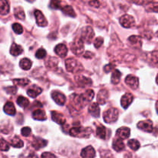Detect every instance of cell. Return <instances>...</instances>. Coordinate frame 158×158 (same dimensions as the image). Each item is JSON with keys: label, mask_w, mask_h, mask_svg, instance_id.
<instances>
[{"label": "cell", "mask_w": 158, "mask_h": 158, "mask_svg": "<svg viewBox=\"0 0 158 158\" xmlns=\"http://www.w3.org/2000/svg\"><path fill=\"white\" fill-rule=\"evenodd\" d=\"M128 146L130 147L131 149H132L133 151H137V150L140 148V142L138 140H135V139H132V140H130L128 141Z\"/></svg>", "instance_id": "cell-33"}, {"label": "cell", "mask_w": 158, "mask_h": 158, "mask_svg": "<svg viewBox=\"0 0 158 158\" xmlns=\"http://www.w3.org/2000/svg\"><path fill=\"white\" fill-rule=\"evenodd\" d=\"M46 56V51L44 49H43V48L39 49V50L36 52V53H35V57L40 59V60L45 58Z\"/></svg>", "instance_id": "cell-41"}, {"label": "cell", "mask_w": 158, "mask_h": 158, "mask_svg": "<svg viewBox=\"0 0 158 158\" xmlns=\"http://www.w3.org/2000/svg\"><path fill=\"white\" fill-rule=\"evenodd\" d=\"M19 66L24 70H29L32 66V61L27 58L22 59L19 63Z\"/></svg>", "instance_id": "cell-29"}, {"label": "cell", "mask_w": 158, "mask_h": 158, "mask_svg": "<svg viewBox=\"0 0 158 158\" xmlns=\"http://www.w3.org/2000/svg\"><path fill=\"white\" fill-rule=\"evenodd\" d=\"M128 40L131 42V43L135 45V46H137V45L140 46V44H141V42H140L141 38H140V36H138V35H132V36L130 37Z\"/></svg>", "instance_id": "cell-38"}, {"label": "cell", "mask_w": 158, "mask_h": 158, "mask_svg": "<svg viewBox=\"0 0 158 158\" xmlns=\"http://www.w3.org/2000/svg\"><path fill=\"white\" fill-rule=\"evenodd\" d=\"M156 34H157V36L158 37V31H157V33H156Z\"/></svg>", "instance_id": "cell-51"}, {"label": "cell", "mask_w": 158, "mask_h": 158, "mask_svg": "<svg viewBox=\"0 0 158 158\" xmlns=\"http://www.w3.org/2000/svg\"><path fill=\"white\" fill-rule=\"evenodd\" d=\"M42 92H43V89L35 85V86H32V87H30L28 89L27 94L29 97H32V98H35V97H38Z\"/></svg>", "instance_id": "cell-18"}, {"label": "cell", "mask_w": 158, "mask_h": 158, "mask_svg": "<svg viewBox=\"0 0 158 158\" xmlns=\"http://www.w3.org/2000/svg\"><path fill=\"white\" fill-rule=\"evenodd\" d=\"M103 37H97L95 40H94V46L96 48H100V46L103 45Z\"/></svg>", "instance_id": "cell-42"}, {"label": "cell", "mask_w": 158, "mask_h": 158, "mask_svg": "<svg viewBox=\"0 0 158 158\" xmlns=\"http://www.w3.org/2000/svg\"><path fill=\"white\" fill-rule=\"evenodd\" d=\"M81 157L83 158H94L96 157L95 150L92 146L83 148L81 151Z\"/></svg>", "instance_id": "cell-13"}, {"label": "cell", "mask_w": 158, "mask_h": 158, "mask_svg": "<svg viewBox=\"0 0 158 158\" xmlns=\"http://www.w3.org/2000/svg\"><path fill=\"white\" fill-rule=\"evenodd\" d=\"M81 97L83 98L84 103H89L91 100L94 99V91L93 89H87L85 93H83V94H81Z\"/></svg>", "instance_id": "cell-25"}, {"label": "cell", "mask_w": 158, "mask_h": 158, "mask_svg": "<svg viewBox=\"0 0 158 158\" xmlns=\"http://www.w3.org/2000/svg\"><path fill=\"white\" fill-rule=\"evenodd\" d=\"M89 4L91 6H93V7H99V6H100V2L98 1V0H91L90 2H89Z\"/></svg>", "instance_id": "cell-47"}, {"label": "cell", "mask_w": 158, "mask_h": 158, "mask_svg": "<svg viewBox=\"0 0 158 158\" xmlns=\"http://www.w3.org/2000/svg\"><path fill=\"white\" fill-rule=\"evenodd\" d=\"M121 73L118 69H115L114 73H112V77H111V83L113 84H118L120 81V78H121Z\"/></svg>", "instance_id": "cell-28"}, {"label": "cell", "mask_w": 158, "mask_h": 158, "mask_svg": "<svg viewBox=\"0 0 158 158\" xmlns=\"http://www.w3.org/2000/svg\"><path fill=\"white\" fill-rule=\"evenodd\" d=\"M75 80L76 82H77V84H78L80 86H81V87H85V86H90L93 83L92 80H91L90 79L87 78V77L82 75L77 76V77H75Z\"/></svg>", "instance_id": "cell-11"}, {"label": "cell", "mask_w": 158, "mask_h": 158, "mask_svg": "<svg viewBox=\"0 0 158 158\" xmlns=\"http://www.w3.org/2000/svg\"><path fill=\"white\" fill-rule=\"evenodd\" d=\"M71 49L72 52L75 55L80 56L83 54L84 52V42L81 40V38H77L71 44Z\"/></svg>", "instance_id": "cell-4"}, {"label": "cell", "mask_w": 158, "mask_h": 158, "mask_svg": "<svg viewBox=\"0 0 158 158\" xmlns=\"http://www.w3.org/2000/svg\"><path fill=\"white\" fill-rule=\"evenodd\" d=\"M156 82H157V83L158 84V74H157V79H156Z\"/></svg>", "instance_id": "cell-50"}, {"label": "cell", "mask_w": 158, "mask_h": 158, "mask_svg": "<svg viewBox=\"0 0 158 158\" xmlns=\"http://www.w3.org/2000/svg\"><path fill=\"white\" fill-rule=\"evenodd\" d=\"M34 15L35 17V21H36L37 25L39 26H41V27H45V26H47L48 22L46 20V19L45 18L44 15L40 12V10L36 9L34 12Z\"/></svg>", "instance_id": "cell-8"}, {"label": "cell", "mask_w": 158, "mask_h": 158, "mask_svg": "<svg viewBox=\"0 0 158 158\" xmlns=\"http://www.w3.org/2000/svg\"><path fill=\"white\" fill-rule=\"evenodd\" d=\"M113 148H114L116 151H117V152H120V151H122L123 150H124L125 145L124 143H123L122 139H115V140H114V142H113Z\"/></svg>", "instance_id": "cell-24"}, {"label": "cell", "mask_w": 158, "mask_h": 158, "mask_svg": "<svg viewBox=\"0 0 158 158\" xmlns=\"http://www.w3.org/2000/svg\"><path fill=\"white\" fill-rule=\"evenodd\" d=\"M93 53L91 52H89V51H87V52H86L84 53V55H83V56L85 57V58H86V59H90V58H92L93 57Z\"/></svg>", "instance_id": "cell-48"}, {"label": "cell", "mask_w": 158, "mask_h": 158, "mask_svg": "<svg viewBox=\"0 0 158 158\" xmlns=\"http://www.w3.org/2000/svg\"><path fill=\"white\" fill-rule=\"evenodd\" d=\"M9 150V144L4 140L0 139V151H8Z\"/></svg>", "instance_id": "cell-39"}, {"label": "cell", "mask_w": 158, "mask_h": 158, "mask_svg": "<svg viewBox=\"0 0 158 158\" xmlns=\"http://www.w3.org/2000/svg\"><path fill=\"white\" fill-rule=\"evenodd\" d=\"M120 23L123 27L128 29V28H131L135 26V19L132 15L126 14L120 17Z\"/></svg>", "instance_id": "cell-6"}, {"label": "cell", "mask_w": 158, "mask_h": 158, "mask_svg": "<svg viewBox=\"0 0 158 158\" xmlns=\"http://www.w3.org/2000/svg\"><path fill=\"white\" fill-rule=\"evenodd\" d=\"M23 52V49L22 48L21 46L16 44V43H12V45L11 46L10 48V53L12 54V56H16L20 55L21 53Z\"/></svg>", "instance_id": "cell-26"}, {"label": "cell", "mask_w": 158, "mask_h": 158, "mask_svg": "<svg viewBox=\"0 0 158 158\" xmlns=\"http://www.w3.org/2000/svg\"><path fill=\"white\" fill-rule=\"evenodd\" d=\"M31 128L30 127H25L22 129L21 131V134L22 135L24 136V137H28V136L30 135L31 134Z\"/></svg>", "instance_id": "cell-43"}, {"label": "cell", "mask_w": 158, "mask_h": 158, "mask_svg": "<svg viewBox=\"0 0 158 158\" xmlns=\"http://www.w3.org/2000/svg\"><path fill=\"white\" fill-rule=\"evenodd\" d=\"M11 145L15 148H21L24 145V143L19 137H15L11 140Z\"/></svg>", "instance_id": "cell-30"}, {"label": "cell", "mask_w": 158, "mask_h": 158, "mask_svg": "<svg viewBox=\"0 0 158 158\" xmlns=\"http://www.w3.org/2000/svg\"><path fill=\"white\" fill-rule=\"evenodd\" d=\"M114 68H115V65L110 63V64L106 65V66H104V69H104V71L106 73H109L110 71H112Z\"/></svg>", "instance_id": "cell-45"}, {"label": "cell", "mask_w": 158, "mask_h": 158, "mask_svg": "<svg viewBox=\"0 0 158 158\" xmlns=\"http://www.w3.org/2000/svg\"><path fill=\"white\" fill-rule=\"evenodd\" d=\"M9 2L7 0H0V14L2 15H7L9 12Z\"/></svg>", "instance_id": "cell-22"}, {"label": "cell", "mask_w": 158, "mask_h": 158, "mask_svg": "<svg viewBox=\"0 0 158 158\" xmlns=\"http://www.w3.org/2000/svg\"><path fill=\"white\" fill-rule=\"evenodd\" d=\"M137 127L141 131H144V132L151 133L154 130V127H153V123L151 120H143V121H140L137 123Z\"/></svg>", "instance_id": "cell-7"}, {"label": "cell", "mask_w": 158, "mask_h": 158, "mask_svg": "<svg viewBox=\"0 0 158 158\" xmlns=\"http://www.w3.org/2000/svg\"><path fill=\"white\" fill-rule=\"evenodd\" d=\"M41 158H56V157L54 154H52V153L44 152L42 154Z\"/></svg>", "instance_id": "cell-46"}, {"label": "cell", "mask_w": 158, "mask_h": 158, "mask_svg": "<svg viewBox=\"0 0 158 158\" xmlns=\"http://www.w3.org/2000/svg\"><path fill=\"white\" fill-rule=\"evenodd\" d=\"M30 83L28 79L24 78V79H15V80H13V83L16 86H26L29 83Z\"/></svg>", "instance_id": "cell-36"}, {"label": "cell", "mask_w": 158, "mask_h": 158, "mask_svg": "<svg viewBox=\"0 0 158 158\" xmlns=\"http://www.w3.org/2000/svg\"><path fill=\"white\" fill-rule=\"evenodd\" d=\"M156 107H157V114H158V102H157V106H156Z\"/></svg>", "instance_id": "cell-49"}, {"label": "cell", "mask_w": 158, "mask_h": 158, "mask_svg": "<svg viewBox=\"0 0 158 158\" xmlns=\"http://www.w3.org/2000/svg\"><path fill=\"white\" fill-rule=\"evenodd\" d=\"M157 133H158V127H157Z\"/></svg>", "instance_id": "cell-52"}, {"label": "cell", "mask_w": 158, "mask_h": 158, "mask_svg": "<svg viewBox=\"0 0 158 158\" xmlns=\"http://www.w3.org/2000/svg\"><path fill=\"white\" fill-rule=\"evenodd\" d=\"M51 115H52V119L54 122H56V123L60 125H63L66 123V118L64 117V116L63 115L60 113L56 112V111H52L51 113Z\"/></svg>", "instance_id": "cell-14"}, {"label": "cell", "mask_w": 158, "mask_h": 158, "mask_svg": "<svg viewBox=\"0 0 158 158\" xmlns=\"http://www.w3.org/2000/svg\"><path fill=\"white\" fill-rule=\"evenodd\" d=\"M62 11H63V13L66 14V15H69V16H70V17H75L76 16V13H75V12H74V9H73L72 6H68V5L64 6L63 7V9H62Z\"/></svg>", "instance_id": "cell-31"}, {"label": "cell", "mask_w": 158, "mask_h": 158, "mask_svg": "<svg viewBox=\"0 0 158 158\" xmlns=\"http://www.w3.org/2000/svg\"><path fill=\"white\" fill-rule=\"evenodd\" d=\"M51 9H62L63 6L62 5V2L60 0H52L49 5Z\"/></svg>", "instance_id": "cell-35"}, {"label": "cell", "mask_w": 158, "mask_h": 158, "mask_svg": "<svg viewBox=\"0 0 158 158\" xmlns=\"http://www.w3.org/2000/svg\"><path fill=\"white\" fill-rule=\"evenodd\" d=\"M55 52L61 58H64L67 55L68 49L64 44H58L55 47Z\"/></svg>", "instance_id": "cell-17"}, {"label": "cell", "mask_w": 158, "mask_h": 158, "mask_svg": "<svg viewBox=\"0 0 158 158\" xmlns=\"http://www.w3.org/2000/svg\"><path fill=\"white\" fill-rule=\"evenodd\" d=\"M119 117V111L116 108H110L103 114V120L106 123H112L117 120Z\"/></svg>", "instance_id": "cell-3"}, {"label": "cell", "mask_w": 158, "mask_h": 158, "mask_svg": "<svg viewBox=\"0 0 158 158\" xmlns=\"http://www.w3.org/2000/svg\"><path fill=\"white\" fill-rule=\"evenodd\" d=\"M12 29H13L14 32L16 34H18V35L22 34L23 32V26L20 24H19V23H14V24L12 25Z\"/></svg>", "instance_id": "cell-40"}, {"label": "cell", "mask_w": 158, "mask_h": 158, "mask_svg": "<svg viewBox=\"0 0 158 158\" xmlns=\"http://www.w3.org/2000/svg\"><path fill=\"white\" fill-rule=\"evenodd\" d=\"M16 101L19 106H21V107L23 108H26V106L29 104V100H28L27 98H26V97H22V96H20V97H18Z\"/></svg>", "instance_id": "cell-32"}, {"label": "cell", "mask_w": 158, "mask_h": 158, "mask_svg": "<svg viewBox=\"0 0 158 158\" xmlns=\"http://www.w3.org/2000/svg\"><path fill=\"white\" fill-rule=\"evenodd\" d=\"M3 109H4V112L6 113V114H8V115L14 116L15 114V113H16L15 106H14L13 103H12V102H7V103L5 104Z\"/></svg>", "instance_id": "cell-23"}, {"label": "cell", "mask_w": 158, "mask_h": 158, "mask_svg": "<svg viewBox=\"0 0 158 158\" xmlns=\"http://www.w3.org/2000/svg\"><path fill=\"white\" fill-rule=\"evenodd\" d=\"M94 37V29L90 27V26H86L84 27L81 31V35L80 38L83 40L84 43H90L92 42L93 39Z\"/></svg>", "instance_id": "cell-5"}, {"label": "cell", "mask_w": 158, "mask_h": 158, "mask_svg": "<svg viewBox=\"0 0 158 158\" xmlns=\"http://www.w3.org/2000/svg\"><path fill=\"white\" fill-rule=\"evenodd\" d=\"M151 59L154 61V63H157L158 64V50L154 51V52L151 53Z\"/></svg>", "instance_id": "cell-44"}, {"label": "cell", "mask_w": 158, "mask_h": 158, "mask_svg": "<svg viewBox=\"0 0 158 158\" xmlns=\"http://www.w3.org/2000/svg\"><path fill=\"white\" fill-rule=\"evenodd\" d=\"M89 113L94 117H99L100 114V110L97 103H93L89 106Z\"/></svg>", "instance_id": "cell-21"}, {"label": "cell", "mask_w": 158, "mask_h": 158, "mask_svg": "<svg viewBox=\"0 0 158 158\" xmlns=\"http://www.w3.org/2000/svg\"><path fill=\"white\" fill-rule=\"evenodd\" d=\"M92 130L89 127L84 128L83 127H77L71 128L69 131V134L72 137H88L90 135Z\"/></svg>", "instance_id": "cell-2"}, {"label": "cell", "mask_w": 158, "mask_h": 158, "mask_svg": "<svg viewBox=\"0 0 158 158\" xmlns=\"http://www.w3.org/2000/svg\"><path fill=\"white\" fill-rule=\"evenodd\" d=\"M130 134H131V130H130V128L126 127L119 128L117 131V136L119 138L122 139V140L127 139L130 137Z\"/></svg>", "instance_id": "cell-15"}, {"label": "cell", "mask_w": 158, "mask_h": 158, "mask_svg": "<svg viewBox=\"0 0 158 158\" xmlns=\"http://www.w3.org/2000/svg\"><path fill=\"white\" fill-rule=\"evenodd\" d=\"M65 65H66V68L67 71L70 73H79L83 69V65L76 59H68L65 62Z\"/></svg>", "instance_id": "cell-1"}, {"label": "cell", "mask_w": 158, "mask_h": 158, "mask_svg": "<svg viewBox=\"0 0 158 158\" xmlns=\"http://www.w3.org/2000/svg\"><path fill=\"white\" fill-rule=\"evenodd\" d=\"M146 10L148 12H158V2L148 3L146 6Z\"/></svg>", "instance_id": "cell-34"}, {"label": "cell", "mask_w": 158, "mask_h": 158, "mask_svg": "<svg viewBox=\"0 0 158 158\" xmlns=\"http://www.w3.org/2000/svg\"><path fill=\"white\" fill-rule=\"evenodd\" d=\"M108 97H109L108 91L106 89H101L97 94V102H98L99 104H105L106 100H107Z\"/></svg>", "instance_id": "cell-16"}, {"label": "cell", "mask_w": 158, "mask_h": 158, "mask_svg": "<svg viewBox=\"0 0 158 158\" xmlns=\"http://www.w3.org/2000/svg\"><path fill=\"white\" fill-rule=\"evenodd\" d=\"M14 14H15V16L16 17L17 19H24L25 16H26L24 11H23V9H21L20 7L15 8Z\"/></svg>", "instance_id": "cell-37"}, {"label": "cell", "mask_w": 158, "mask_h": 158, "mask_svg": "<svg viewBox=\"0 0 158 158\" xmlns=\"http://www.w3.org/2000/svg\"><path fill=\"white\" fill-rule=\"evenodd\" d=\"M125 83L131 87L132 89H136L139 86V80L137 77L134 75H129L125 79Z\"/></svg>", "instance_id": "cell-10"}, {"label": "cell", "mask_w": 158, "mask_h": 158, "mask_svg": "<svg viewBox=\"0 0 158 158\" xmlns=\"http://www.w3.org/2000/svg\"><path fill=\"white\" fill-rule=\"evenodd\" d=\"M134 100V96L130 93H127L121 98V106L123 109H127Z\"/></svg>", "instance_id": "cell-12"}, {"label": "cell", "mask_w": 158, "mask_h": 158, "mask_svg": "<svg viewBox=\"0 0 158 158\" xmlns=\"http://www.w3.org/2000/svg\"><path fill=\"white\" fill-rule=\"evenodd\" d=\"M97 137H100V139H106V129L104 126L100 124L97 127Z\"/></svg>", "instance_id": "cell-27"}, {"label": "cell", "mask_w": 158, "mask_h": 158, "mask_svg": "<svg viewBox=\"0 0 158 158\" xmlns=\"http://www.w3.org/2000/svg\"><path fill=\"white\" fill-rule=\"evenodd\" d=\"M51 95H52V98L53 99L54 101H55L58 105L63 106V105H64L65 103H66V97H65L64 94H62V93L59 92V91H53Z\"/></svg>", "instance_id": "cell-9"}, {"label": "cell", "mask_w": 158, "mask_h": 158, "mask_svg": "<svg viewBox=\"0 0 158 158\" xmlns=\"http://www.w3.org/2000/svg\"><path fill=\"white\" fill-rule=\"evenodd\" d=\"M32 117L33 119L36 120H45L46 119V113L43 110H40V109H36L32 112Z\"/></svg>", "instance_id": "cell-20"}, {"label": "cell", "mask_w": 158, "mask_h": 158, "mask_svg": "<svg viewBox=\"0 0 158 158\" xmlns=\"http://www.w3.org/2000/svg\"><path fill=\"white\" fill-rule=\"evenodd\" d=\"M46 145H47V141H46V140L40 138V137L34 138L33 141H32V146H33V148L36 150H40L41 149V148H45Z\"/></svg>", "instance_id": "cell-19"}]
</instances>
